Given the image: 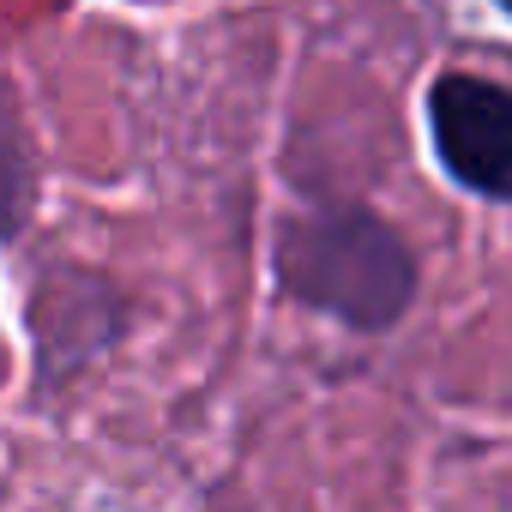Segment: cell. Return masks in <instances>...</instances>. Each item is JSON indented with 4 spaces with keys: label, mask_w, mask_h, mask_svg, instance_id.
Wrapping results in <instances>:
<instances>
[{
    "label": "cell",
    "mask_w": 512,
    "mask_h": 512,
    "mask_svg": "<svg viewBox=\"0 0 512 512\" xmlns=\"http://www.w3.org/2000/svg\"><path fill=\"white\" fill-rule=\"evenodd\" d=\"M278 290L350 332H386L416 302V253L368 205H308L272 235Z\"/></svg>",
    "instance_id": "obj_1"
},
{
    "label": "cell",
    "mask_w": 512,
    "mask_h": 512,
    "mask_svg": "<svg viewBox=\"0 0 512 512\" xmlns=\"http://www.w3.org/2000/svg\"><path fill=\"white\" fill-rule=\"evenodd\" d=\"M25 326H31L37 392H49L127 332V296L97 266H49L31 284Z\"/></svg>",
    "instance_id": "obj_2"
},
{
    "label": "cell",
    "mask_w": 512,
    "mask_h": 512,
    "mask_svg": "<svg viewBox=\"0 0 512 512\" xmlns=\"http://www.w3.org/2000/svg\"><path fill=\"white\" fill-rule=\"evenodd\" d=\"M37 217V145L25 127L19 85L0 73V247H13Z\"/></svg>",
    "instance_id": "obj_4"
},
{
    "label": "cell",
    "mask_w": 512,
    "mask_h": 512,
    "mask_svg": "<svg viewBox=\"0 0 512 512\" xmlns=\"http://www.w3.org/2000/svg\"><path fill=\"white\" fill-rule=\"evenodd\" d=\"M428 139L440 169L482 199H512V91L476 73H446L428 91Z\"/></svg>",
    "instance_id": "obj_3"
},
{
    "label": "cell",
    "mask_w": 512,
    "mask_h": 512,
    "mask_svg": "<svg viewBox=\"0 0 512 512\" xmlns=\"http://www.w3.org/2000/svg\"><path fill=\"white\" fill-rule=\"evenodd\" d=\"M500 7H506V13H512V0H500Z\"/></svg>",
    "instance_id": "obj_5"
}]
</instances>
